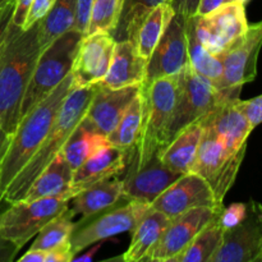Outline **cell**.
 <instances>
[{"instance_id": "cell-7", "label": "cell", "mask_w": 262, "mask_h": 262, "mask_svg": "<svg viewBox=\"0 0 262 262\" xmlns=\"http://www.w3.org/2000/svg\"><path fill=\"white\" fill-rule=\"evenodd\" d=\"M202 124L204 130L191 173L199 174L206 179L217 201L223 202L225 194L237 178L246 150L235 154L230 152L224 141L204 122V119Z\"/></svg>"}, {"instance_id": "cell-18", "label": "cell", "mask_w": 262, "mask_h": 262, "mask_svg": "<svg viewBox=\"0 0 262 262\" xmlns=\"http://www.w3.org/2000/svg\"><path fill=\"white\" fill-rule=\"evenodd\" d=\"M141 87L142 84H133L122 89H104L97 84L84 119L96 132L107 136L114 130L127 107L140 94Z\"/></svg>"}, {"instance_id": "cell-22", "label": "cell", "mask_w": 262, "mask_h": 262, "mask_svg": "<svg viewBox=\"0 0 262 262\" xmlns=\"http://www.w3.org/2000/svg\"><path fill=\"white\" fill-rule=\"evenodd\" d=\"M73 173L74 170L60 152L41 171L19 201H35L54 196H67L73 199L79 193V189L73 186Z\"/></svg>"}, {"instance_id": "cell-1", "label": "cell", "mask_w": 262, "mask_h": 262, "mask_svg": "<svg viewBox=\"0 0 262 262\" xmlns=\"http://www.w3.org/2000/svg\"><path fill=\"white\" fill-rule=\"evenodd\" d=\"M41 53L37 26L23 30L10 23L0 51V124L9 135L19 123L20 104Z\"/></svg>"}, {"instance_id": "cell-50", "label": "cell", "mask_w": 262, "mask_h": 262, "mask_svg": "<svg viewBox=\"0 0 262 262\" xmlns=\"http://www.w3.org/2000/svg\"><path fill=\"white\" fill-rule=\"evenodd\" d=\"M169 2H170V0H168V3H169Z\"/></svg>"}, {"instance_id": "cell-21", "label": "cell", "mask_w": 262, "mask_h": 262, "mask_svg": "<svg viewBox=\"0 0 262 262\" xmlns=\"http://www.w3.org/2000/svg\"><path fill=\"white\" fill-rule=\"evenodd\" d=\"M128 159L127 151L113 145L105 146L74 170L73 186L81 192L96 182L114 178L125 170Z\"/></svg>"}, {"instance_id": "cell-45", "label": "cell", "mask_w": 262, "mask_h": 262, "mask_svg": "<svg viewBox=\"0 0 262 262\" xmlns=\"http://www.w3.org/2000/svg\"><path fill=\"white\" fill-rule=\"evenodd\" d=\"M19 262H45V251L28 248L27 252L18 258Z\"/></svg>"}, {"instance_id": "cell-19", "label": "cell", "mask_w": 262, "mask_h": 262, "mask_svg": "<svg viewBox=\"0 0 262 262\" xmlns=\"http://www.w3.org/2000/svg\"><path fill=\"white\" fill-rule=\"evenodd\" d=\"M239 100H225L204 118V122L216 132L233 154L247 148V140L253 130L241 109Z\"/></svg>"}, {"instance_id": "cell-6", "label": "cell", "mask_w": 262, "mask_h": 262, "mask_svg": "<svg viewBox=\"0 0 262 262\" xmlns=\"http://www.w3.org/2000/svg\"><path fill=\"white\" fill-rule=\"evenodd\" d=\"M178 78V99L169 127L168 143L187 125L204 119L220 102L230 99H239L242 90L230 89L220 91L209 79L197 73L189 64L179 72Z\"/></svg>"}, {"instance_id": "cell-36", "label": "cell", "mask_w": 262, "mask_h": 262, "mask_svg": "<svg viewBox=\"0 0 262 262\" xmlns=\"http://www.w3.org/2000/svg\"><path fill=\"white\" fill-rule=\"evenodd\" d=\"M239 106L245 113L246 118L250 122L251 127L255 129L258 124L262 123V95L253 97L251 100H239Z\"/></svg>"}, {"instance_id": "cell-34", "label": "cell", "mask_w": 262, "mask_h": 262, "mask_svg": "<svg viewBox=\"0 0 262 262\" xmlns=\"http://www.w3.org/2000/svg\"><path fill=\"white\" fill-rule=\"evenodd\" d=\"M124 0H94L91 18L84 35L94 32L114 33L119 22Z\"/></svg>"}, {"instance_id": "cell-30", "label": "cell", "mask_w": 262, "mask_h": 262, "mask_svg": "<svg viewBox=\"0 0 262 262\" xmlns=\"http://www.w3.org/2000/svg\"><path fill=\"white\" fill-rule=\"evenodd\" d=\"M217 216L211 220L193 238L188 247L176 256L171 262H210V258L222 245L223 235H224V229L220 225Z\"/></svg>"}, {"instance_id": "cell-25", "label": "cell", "mask_w": 262, "mask_h": 262, "mask_svg": "<svg viewBox=\"0 0 262 262\" xmlns=\"http://www.w3.org/2000/svg\"><path fill=\"white\" fill-rule=\"evenodd\" d=\"M170 219L158 210L150 209L146 211L132 230V241L129 247L122 256L125 262L143 261L151 248L158 243Z\"/></svg>"}, {"instance_id": "cell-9", "label": "cell", "mask_w": 262, "mask_h": 262, "mask_svg": "<svg viewBox=\"0 0 262 262\" xmlns=\"http://www.w3.org/2000/svg\"><path fill=\"white\" fill-rule=\"evenodd\" d=\"M194 33L207 51L222 58L248 28L246 5L232 2L205 15L193 17Z\"/></svg>"}, {"instance_id": "cell-10", "label": "cell", "mask_w": 262, "mask_h": 262, "mask_svg": "<svg viewBox=\"0 0 262 262\" xmlns=\"http://www.w3.org/2000/svg\"><path fill=\"white\" fill-rule=\"evenodd\" d=\"M150 207V204L129 200V202L123 206L101 212L99 214L100 216L92 219L91 222L86 223L84 220H81L79 223H76V227L69 238L72 251L74 255H78L84 248L91 247L95 243L102 242L118 234L132 232L136 224Z\"/></svg>"}, {"instance_id": "cell-38", "label": "cell", "mask_w": 262, "mask_h": 262, "mask_svg": "<svg viewBox=\"0 0 262 262\" xmlns=\"http://www.w3.org/2000/svg\"><path fill=\"white\" fill-rule=\"evenodd\" d=\"M92 5L94 0H77V10H76V23H74V30L79 31L84 35L89 27L90 18H91Z\"/></svg>"}, {"instance_id": "cell-15", "label": "cell", "mask_w": 262, "mask_h": 262, "mask_svg": "<svg viewBox=\"0 0 262 262\" xmlns=\"http://www.w3.org/2000/svg\"><path fill=\"white\" fill-rule=\"evenodd\" d=\"M216 206H223V202L217 201L209 182L194 173L179 177L151 204L170 220L196 207Z\"/></svg>"}, {"instance_id": "cell-23", "label": "cell", "mask_w": 262, "mask_h": 262, "mask_svg": "<svg viewBox=\"0 0 262 262\" xmlns=\"http://www.w3.org/2000/svg\"><path fill=\"white\" fill-rule=\"evenodd\" d=\"M122 197H124L123 182L113 178L104 179L77 193L71 200L72 210L76 215H81V220H86L113 209Z\"/></svg>"}, {"instance_id": "cell-44", "label": "cell", "mask_w": 262, "mask_h": 262, "mask_svg": "<svg viewBox=\"0 0 262 262\" xmlns=\"http://www.w3.org/2000/svg\"><path fill=\"white\" fill-rule=\"evenodd\" d=\"M237 2V0H200L199 7H197L196 15H205L212 10L217 9L222 5L228 4V3Z\"/></svg>"}, {"instance_id": "cell-13", "label": "cell", "mask_w": 262, "mask_h": 262, "mask_svg": "<svg viewBox=\"0 0 262 262\" xmlns=\"http://www.w3.org/2000/svg\"><path fill=\"white\" fill-rule=\"evenodd\" d=\"M117 40L109 32H94L82 36L72 64V87L94 86L106 74L112 63Z\"/></svg>"}, {"instance_id": "cell-26", "label": "cell", "mask_w": 262, "mask_h": 262, "mask_svg": "<svg viewBox=\"0 0 262 262\" xmlns=\"http://www.w3.org/2000/svg\"><path fill=\"white\" fill-rule=\"evenodd\" d=\"M107 145H110V142L106 136L96 132L83 118L73 130L71 137L67 140L61 154L69 166L76 170L87 159L99 152Z\"/></svg>"}, {"instance_id": "cell-32", "label": "cell", "mask_w": 262, "mask_h": 262, "mask_svg": "<svg viewBox=\"0 0 262 262\" xmlns=\"http://www.w3.org/2000/svg\"><path fill=\"white\" fill-rule=\"evenodd\" d=\"M163 3H168V0H124L117 30L113 33L115 40L119 37V40L135 41L146 15Z\"/></svg>"}, {"instance_id": "cell-49", "label": "cell", "mask_w": 262, "mask_h": 262, "mask_svg": "<svg viewBox=\"0 0 262 262\" xmlns=\"http://www.w3.org/2000/svg\"><path fill=\"white\" fill-rule=\"evenodd\" d=\"M237 2H241V3H242V4H247V3H250L251 2V0H237Z\"/></svg>"}, {"instance_id": "cell-46", "label": "cell", "mask_w": 262, "mask_h": 262, "mask_svg": "<svg viewBox=\"0 0 262 262\" xmlns=\"http://www.w3.org/2000/svg\"><path fill=\"white\" fill-rule=\"evenodd\" d=\"M101 243L102 242H99V243H95V245L91 246V251L90 252H87L86 255H82V256H74L73 261H91L92 257H94V255L96 253V251L99 250L100 247H101Z\"/></svg>"}, {"instance_id": "cell-43", "label": "cell", "mask_w": 262, "mask_h": 262, "mask_svg": "<svg viewBox=\"0 0 262 262\" xmlns=\"http://www.w3.org/2000/svg\"><path fill=\"white\" fill-rule=\"evenodd\" d=\"M18 251H19V248L14 243L0 234V262L15 260V255L18 253Z\"/></svg>"}, {"instance_id": "cell-17", "label": "cell", "mask_w": 262, "mask_h": 262, "mask_svg": "<svg viewBox=\"0 0 262 262\" xmlns=\"http://www.w3.org/2000/svg\"><path fill=\"white\" fill-rule=\"evenodd\" d=\"M181 176L169 169L159 158V152L146 163H129V169L123 179V196L133 201L152 204L171 183Z\"/></svg>"}, {"instance_id": "cell-31", "label": "cell", "mask_w": 262, "mask_h": 262, "mask_svg": "<svg viewBox=\"0 0 262 262\" xmlns=\"http://www.w3.org/2000/svg\"><path fill=\"white\" fill-rule=\"evenodd\" d=\"M187 38H188L189 66L202 77L209 79L214 86L219 84L223 76V61L220 56L212 55L202 45L194 33L193 17L187 20Z\"/></svg>"}, {"instance_id": "cell-8", "label": "cell", "mask_w": 262, "mask_h": 262, "mask_svg": "<svg viewBox=\"0 0 262 262\" xmlns=\"http://www.w3.org/2000/svg\"><path fill=\"white\" fill-rule=\"evenodd\" d=\"M71 200L67 196H54L12 204L0 214V234L20 250L50 220L66 211Z\"/></svg>"}, {"instance_id": "cell-24", "label": "cell", "mask_w": 262, "mask_h": 262, "mask_svg": "<svg viewBox=\"0 0 262 262\" xmlns=\"http://www.w3.org/2000/svg\"><path fill=\"white\" fill-rule=\"evenodd\" d=\"M202 130H204L202 119L187 125L165 147L159 151L160 160L176 173H191L192 166L196 160Z\"/></svg>"}, {"instance_id": "cell-11", "label": "cell", "mask_w": 262, "mask_h": 262, "mask_svg": "<svg viewBox=\"0 0 262 262\" xmlns=\"http://www.w3.org/2000/svg\"><path fill=\"white\" fill-rule=\"evenodd\" d=\"M210 262H262V204H247L246 217L224 230L223 242Z\"/></svg>"}, {"instance_id": "cell-40", "label": "cell", "mask_w": 262, "mask_h": 262, "mask_svg": "<svg viewBox=\"0 0 262 262\" xmlns=\"http://www.w3.org/2000/svg\"><path fill=\"white\" fill-rule=\"evenodd\" d=\"M15 0L7 3V4L0 7V51H2L4 41L7 38L8 31H9V26L12 23V15L13 10H14Z\"/></svg>"}, {"instance_id": "cell-28", "label": "cell", "mask_w": 262, "mask_h": 262, "mask_svg": "<svg viewBox=\"0 0 262 262\" xmlns=\"http://www.w3.org/2000/svg\"><path fill=\"white\" fill-rule=\"evenodd\" d=\"M174 14L176 12L171 5L169 3H163L154 8L141 23L133 42H135L138 53L147 61L152 51L155 50L158 42L160 41L161 36L168 28L170 20L173 19Z\"/></svg>"}, {"instance_id": "cell-42", "label": "cell", "mask_w": 262, "mask_h": 262, "mask_svg": "<svg viewBox=\"0 0 262 262\" xmlns=\"http://www.w3.org/2000/svg\"><path fill=\"white\" fill-rule=\"evenodd\" d=\"M32 2L33 0H15L14 10H13V15H12L13 25L18 26V27L20 28L23 27Z\"/></svg>"}, {"instance_id": "cell-33", "label": "cell", "mask_w": 262, "mask_h": 262, "mask_svg": "<svg viewBox=\"0 0 262 262\" xmlns=\"http://www.w3.org/2000/svg\"><path fill=\"white\" fill-rule=\"evenodd\" d=\"M76 214L72 209H67L58 216L48 223L40 232L36 234L35 241L32 242L30 248L32 250L48 251L51 248L67 243L71 238L76 223H74Z\"/></svg>"}, {"instance_id": "cell-41", "label": "cell", "mask_w": 262, "mask_h": 262, "mask_svg": "<svg viewBox=\"0 0 262 262\" xmlns=\"http://www.w3.org/2000/svg\"><path fill=\"white\" fill-rule=\"evenodd\" d=\"M199 3L200 0H170L169 4L177 14L183 15L184 18H192L196 15Z\"/></svg>"}, {"instance_id": "cell-37", "label": "cell", "mask_w": 262, "mask_h": 262, "mask_svg": "<svg viewBox=\"0 0 262 262\" xmlns=\"http://www.w3.org/2000/svg\"><path fill=\"white\" fill-rule=\"evenodd\" d=\"M55 2L56 0H33L32 4H31L30 10H28L25 25H23L22 27L23 30L32 27V26L36 25L38 20L42 19V18L48 14L49 10L53 8Z\"/></svg>"}, {"instance_id": "cell-29", "label": "cell", "mask_w": 262, "mask_h": 262, "mask_svg": "<svg viewBox=\"0 0 262 262\" xmlns=\"http://www.w3.org/2000/svg\"><path fill=\"white\" fill-rule=\"evenodd\" d=\"M142 113L143 99L140 91V94L133 99L124 114L122 115L114 130L106 136L110 145L117 146L129 154L132 152L140 140L141 127H142Z\"/></svg>"}, {"instance_id": "cell-27", "label": "cell", "mask_w": 262, "mask_h": 262, "mask_svg": "<svg viewBox=\"0 0 262 262\" xmlns=\"http://www.w3.org/2000/svg\"><path fill=\"white\" fill-rule=\"evenodd\" d=\"M77 0H56L48 14L36 23L37 38L42 50L61 35L74 30Z\"/></svg>"}, {"instance_id": "cell-20", "label": "cell", "mask_w": 262, "mask_h": 262, "mask_svg": "<svg viewBox=\"0 0 262 262\" xmlns=\"http://www.w3.org/2000/svg\"><path fill=\"white\" fill-rule=\"evenodd\" d=\"M147 72V60L138 53L135 42L130 40H117L112 63L106 74L99 82L104 89L142 84Z\"/></svg>"}, {"instance_id": "cell-14", "label": "cell", "mask_w": 262, "mask_h": 262, "mask_svg": "<svg viewBox=\"0 0 262 262\" xmlns=\"http://www.w3.org/2000/svg\"><path fill=\"white\" fill-rule=\"evenodd\" d=\"M262 48V20L248 25L245 35L222 56L223 76L217 90L242 89L257 74V60Z\"/></svg>"}, {"instance_id": "cell-39", "label": "cell", "mask_w": 262, "mask_h": 262, "mask_svg": "<svg viewBox=\"0 0 262 262\" xmlns=\"http://www.w3.org/2000/svg\"><path fill=\"white\" fill-rule=\"evenodd\" d=\"M74 253L72 251L69 241L60 246L45 251V262H72L74 258Z\"/></svg>"}, {"instance_id": "cell-12", "label": "cell", "mask_w": 262, "mask_h": 262, "mask_svg": "<svg viewBox=\"0 0 262 262\" xmlns=\"http://www.w3.org/2000/svg\"><path fill=\"white\" fill-rule=\"evenodd\" d=\"M224 206L196 207L174 217L143 261L168 262L183 252L193 238L214 220Z\"/></svg>"}, {"instance_id": "cell-35", "label": "cell", "mask_w": 262, "mask_h": 262, "mask_svg": "<svg viewBox=\"0 0 262 262\" xmlns=\"http://www.w3.org/2000/svg\"><path fill=\"white\" fill-rule=\"evenodd\" d=\"M246 214H247V204L237 202V204H232L228 207H223L219 216H217V220H219L223 229L228 230L237 227L245 219Z\"/></svg>"}, {"instance_id": "cell-47", "label": "cell", "mask_w": 262, "mask_h": 262, "mask_svg": "<svg viewBox=\"0 0 262 262\" xmlns=\"http://www.w3.org/2000/svg\"><path fill=\"white\" fill-rule=\"evenodd\" d=\"M9 138H10V135L5 132V130L3 129L2 124H0V160H2L3 155H4L5 148H7L8 142H9Z\"/></svg>"}, {"instance_id": "cell-5", "label": "cell", "mask_w": 262, "mask_h": 262, "mask_svg": "<svg viewBox=\"0 0 262 262\" xmlns=\"http://www.w3.org/2000/svg\"><path fill=\"white\" fill-rule=\"evenodd\" d=\"M83 33L72 30L61 35L43 49L37 59L32 77L23 96L19 120L33 106L42 101L71 73L77 48Z\"/></svg>"}, {"instance_id": "cell-4", "label": "cell", "mask_w": 262, "mask_h": 262, "mask_svg": "<svg viewBox=\"0 0 262 262\" xmlns=\"http://www.w3.org/2000/svg\"><path fill=\"white\" fill-rule=\"evenodd\" d=\"M178 74L142 83V127L137 146L129 154V163H146L151 156L166 146L169 127L178 99Z\"/></svg>"}, {"instance_id": "cell-16", "label": "cell", "mask_w": 262, "mask_h": 262, "mask_svg": "<svg viewBox=\"0 0 262 262\" xmlns=\"http://www.w3.org/2000/svg\"><path fill=\"white\" fill-rule=\"evenodd\" d=\"M187 20L181 14H174L168 28L161 36L155 50L147 61V72L143 83L178 74L188 66V38Z\"/></svg>"}, {"instance_id": "cell-48", "label": "cell", "mask_w": 262, "mask_h": 262, "mask_svg": "<svg viewBox=\"0 0 262 262\" xmlns=\"http://www.w3.org/2000/svg\"><path fill=\"white\" fill-rule=\"evenodd\" d=\"M9 2H12V0H0V7L4 4H7V3H9Z\"/></svg>"}, {"instance_id": "cell-3", "label": "cell", "mask_w": 262, "mask_h": 262, "mask_svg": "<svg viewBox=\"0 0 262 262\" xmlns=\"http://www.w3.org/2000/svg\"><path fill=\"white\" fill-rule=\"evenodd\" d=\"M72 89V76L69 73L54 91L20 118L0 160V205L5 188L35 155L38 146L48 136Z\"/></svg>"}, {"instance_id": "cell-2", "label": "cell", "mask_w": 262, "mask_h": 262, "mask_svg": "<svg viewBox=\"0 0 262 262\" xmlns=\"http://www.w3.org/2000/svg\"><path fill=\"white\" fill-rule=\"evenodd\" d=\"M96 90L97 84L71 90L68 96L64 100L48 136L38 146L35 155L30 159V161L23 166L22 170L14 177L9 186L5 188L2 202L12 205L22 200L27 189L30 188L33 181L40 176L41 171L63 151L67 140L71 137L73 130L86 115Z\"/></svg>"}]
</instances>
